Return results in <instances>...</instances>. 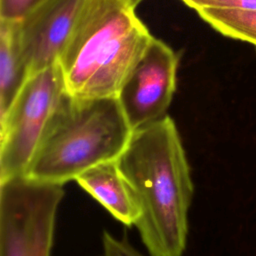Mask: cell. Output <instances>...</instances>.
I'll list each match as a JSON object with an SVG mask.
<instances>
[{"label": "cell", "mask_w": 256, "mask_h": 256, "mask_svg": "<svg viewBox=\"0 0 256 256\" xmlns=\"http://www.w3.org/2000/svg\"><path fill=\"white\" fill-rule=\"evenodd\" d=\"M141 216L135 226L150 256H182L194 185L178 128L165 117L133 131L118 158Z\"/></svg>", "instance_id": "6da1fadb"}, {"label": "cell", "mask_w": 256, "mask_h": 256, "mask_svg": "<svg viewBox=\"0 0 256 256\" xmlns=\"http://www.w3.org/2000/svg\"><path fill=\"white\" fill-rule=\"evenodd\" d=\"M129 0H83L58 64L77 98H117L153 40Z\"/></svg>", "instance_id": "7a4b0ae2"}, {"label": "cell", "mask_w": 256, "mask_h": 256, "mask_svg": "<svg viewBox=\"0 0 256 256\" xmlns=\"http://www.w3.org/2000/svg\"><path fill=\"white\" fill-rule=\"evenodd\" d=\"M132 133L117 98H77L65 91L25 175L64 185L97 164L118 159Z\"/></svg>", "instance_id": "3957f363"}, {"label": "cell", "mask_w": 256, "mask_h": 256, "mask_svg": "<svg viewBox=\"0 0 256 256\" xmlns=\"http://www.w3.org/2000/svg\"><path fill=\"white\" fill-rule=\"evenodd\" d=\"M64 185L26 175L0 181V256H50Z\"/></svg>", "instance_id": "277c9868"}, {"label": "cell", "mask_w": 256, "mask_h": 256, "mask_svg": "<svg viewBox=\"0 0 256 256\" xmlns=\"http://www.w3.org/2000/svg\"><path fill=\"white\" fill-rule=\"evenodd\" d=\"M65 86L57 63L32 73L0 117V181L26 174Z\"/></svg>", "instance_id": "5b68a950"}, {"label": "cell", "mask_w": 256, "mask_h": 256, "mask_svg": "<svg viewBox=\"0 0 256 256\" xmlns=\"http://www.w3.org/2000/svg\"><path fill=\"white\" fill-rule=\"evenodd\" d=\"M177 66V54L153 38L117 95L133 131L167 115L176 89Z\"/></svg>", "instance_id": "8992f818"}, {"label": "cell", "mask_w": 256, "mask_h": 256, "mask_svg": "<svg viewBox=\"0 0 256 256\" xmlns=\"http://www.w3.org/2000/svg\"><path fill=\"white\" fill-rule=\"evenodd\" d=\"M83 0H45L20 20L30 75L58 62Z\"/></svg>", "instance_id": "52a82bcc"}, {"label": "cell", "mask_w": 256, "mask_h": 256, "mask_svg": "<svg viewBox=\"0 0 256 256\" xmlns=\"http://www.w3.org/2000/svg\"><path fill=\"white\" fill-rule=\"evenodd\" d=\"M75 181L118 221L131 226L139 220L141 205L138 196L122 172L118 159L87 169Z\"/></svg>", "instance_id": "ba28073f"}, {"label": "cell", "mask_w": 256, "mask_h": 256, "mask_svg": "<svg viewBox=\"0 0 256 256\" xmlns=\"http://www.w3.org/2000/svg\"><path fill=\"white\" fill-rule=\"evenodd\" d=\"M30 76L20 38V20L0 19V117Z\"/></svg>", "instance_id": "9c48e42d"}, {"label": "cell", "mask_w": 256, "mask_h": 256, "mask_svg": "<svg viewBox=\"0 0 256 256\" xmlns=\"http://www.w3.org/2000/svg\"><path fill=\"white\" fill-rule=\"evenodd\" d=\"M199 16L221 34L256 47V9L199 8Z\"/></svg>", "instance_id": "30bf717a"}, {"label": "cell", "mask_w": 256, "mask_h": 256, "mask_svg": "<svg viewBox=\"0 0 256 256\" xmlns=\"http://www.w3.org/2000/svg\"><path fill=\"white\" fill-rule=\"evenodd\" d=\"M45 0H0V19L21 20Z\"/></svg>", "instance_id": "8fae6325"}, {"label": "cell", "mask_w": 256, "mask_h": 256, "mask_svg": "<svg viewBox=\"0 0 256 256\" xmlns=\"http://www.w3.org/2000/svg\"><path fill=\"white\" fill-rule=\"evenodd\" d=\"M103 256H144L125 239H118L109 232L102 235Z\"/></svg>", "instance_id": "7c38bea8"}, {"label": "cell", "mask_w": 256, "mask_h": 256, "mask_svg": "<svg viewBox=\"0 0 256 256\" xmlns=\"http://www.w3.org/2000/svg\"><path fill=\"white\" fill-rule=\"evenodd\" d=\"M195 11L199 8H225V9H256V0H184Z\"/></svg>", "instance_id": "4fadbf2b"}, {"label": "cell", "mask_w": 256, "mask_h": 256, "mask_svg": "<svg viewBox=\"0 0 256 256\" xmlns=\"http://www.w3.org/2000/svg\"><path fill=\"white\" fill-rule=\"evenodd\" d=\"M142 1H143V0H129V2H130L133 6H135V7H136L140 2H142Z\"/></svg>", "instance_id": "5bb4252c"}, {"label": "cell", "mask_w": 256, "mask_h": 256, "mask_svg": "<svg viewBox=\"0 0 256 256\" xmlns=\"http://www.w3.org/2000/svg\"><path fill=\"white\" fill-rule=\"evenodd\" d=\"M181 1H184V0H181Z\"/></svg>", "instance_id": "9a60e30c"}]
</instances>
